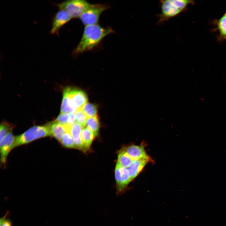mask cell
Masks as SVG:
<instances>
[{
	"mask_svg": "<svg viewBox=\"0 0 226 226\" xmlns=\"http://www.w3.org/2000/svg\"><path fill=\"white\" fill-rule=\"evenodd\" d=\"M114 32L111 27H104L98 24L85 26L80 40L72 54L78 55L93 50L106 36Z\"/></svg>",
	"mask_w": 226,
	"mask_h": 226,
	"instance_id": "1",
	"label": "cell"
},
{
	"mask_svg": "<svg viewBox=\"0 0 226 226\" xmlns=\"http://www.w3.org/2000/svg\"><path fill=\"white\" fill-rule=\"evenodd\" d=\"M191 1L187 0H160V13L157 15V24L161 25L180 14Z\"/></svg>",
	"mask_w": 226,
	"mask_h": 226,
	"instance_id": "2",
	"label": "cell"
},
{
	"mask_svg": "<svg viewBox=\"0 0 226 226\" xmlns=\"http://www.w3.org/2000/svg\"><path fill=\"white\" fill-rule=\"evenodd\" d=\"M50 136L51 135L49 123L44 126H33L21 134L15 137L12 148Z\"/></svg>",
	"mask_w": 226,
	"mask_h": 226,
	"instance_id": "3",
	"label": "cell"
},
{
	"mask_svg": "<svg viewBox=\"0 0 226 226\" xmlns=\"http://www.w3.org/2000/svg\"><path fill=\"white\" fill-rule=\"evenodd\" d=\"M59 9L68 12L73 18H79L82 14L92 4L84 0H69L60 3H53Z\"/></svg>",
	"mask_w": 226,
	"mask_h": 226,
	"instance_id": "4",
	"label": "cell"
},
{
	"mask_svg": "<svg viewBox=\"0 0 226 226\" xmlns=\"http://www.w3.org/2000/svg\"><path fill=\"white\" fill-rule=\"evenodd\" d=\"M106 4H92L80 16L79 18L85 26L97 24L102 13L110 8Z\"/></svg>",
	"mask_w": 226,
	"mask_h": 226,
	"instance_id": "5",
	"label": "cell"
},
{
	"mask_svg": "<svg viewBox=\"0 0 226 226\" xmlns=\"http://www.w3.org/2000/svg\"><path fill=\"white\" fill-rule=\"evenodd\" d=\"M115 175L116 181V193L118 194L122 193L132 181L129 171L127 168L116 164Z\"/></svg>",
	"mask_w": 226,
	"mask_h": 226,
	"instance_id": "6",
	"label": "cell"
},
{
	"mask_svg": "<svg viewBox=\"0 0 226 226\" xmlns=\"http://www.w3.org/2000/svg\"><path fill=\"white\" fill-rule=\"evenodd\" d=\"M69 13L63 9H59L54 15L51 20L50 33L59 35V30L72 19Z\"/></svg>",
	"mask_w": 226,
	"mask_h": 226,
	"instance_id": "7",
	"label": "cell"
},
{
	"mask_svg": "<svg viewBox=\"0 0 226 226\" xmlns=\"http://www.w3.org/2000/svg\"><path fill=\"white\" fill-rule=\"evenodd\" d=\"M68 89L71 103L76 111L87 103L88 96L84 91L80 89L70 87Z\"/></svg>",
	"mask_w": 226,
	"mask_h": 226,
	"instance_id": "8",
	"label": "cell"
},
{
	"mask_svg": "<svg viewBox=\"0 0 226 226\" xmlns=\"http://www.w3.org/2000/svg\"><path fill=\"white\" fill-rule=\"evenodd\" d=\"M11 129L0 141L1 161L3 164L5 163L9 153L13 149L15 137Z\"/></svg>",
	"mask_w": 226,
	"mask_h": 226,
	"instance_id": "9",
	"label": "cell"
},
{
	"mask_svg": "<svg viewBox=\"0 0 226 226\" xmlns=\"http://www.w3.org/2000/svg\"><path fill=\"white\" fill-rule=\"evenodd\" d=\"M122 150L134 160L143 158L150 159L146 153L143 145H132Z\"/></svg>",
	"mask_w": 226,
	"mask_h": 226,
	"instance_id": "10",
	"label": "cell"
},
{
	"mask_svg": "<svg viewBox=\"0 0 226 226\" xmlns=\"http://www.w3.org/2000/svg\"><path fill=\"white\" fill-rule=\"evenodd\" d=\"M48 123L51 136L59 142H61L63 136L70 127L67 125L57 122L55 121Z\"/></svg>",
	"mask_w": 226,
	"mask_h": 226,
	"instance_id": "11",
	"label": "cell"
},
{
	"mask_svg": "<svg viewBox=\"0 0 226 226\" xmlns=\"http://www.w3.org/2000/svg\"><path fill=\"white\" fill-rule=\"evenodd\" d=\"M82 128L80 125L76 122L70 126L69 131L73 139L74 148L83 151L81 138Z\"/></svg>",
	"mask_w": 226,
	"mask_h": 226,
	"instance_id": "12",
	"label": "cell"
},
{
	"mask_svg": "<svg viewBox=\"0 0 226 226\" xmlns=\"http://www.w3.org/2000/svg\"><path fill=\"white\" fill-rule=\"evenodd\" d=\"M150 159L143 158L135 160L131 166L127 168L132 181L136 177Z\"/></svg>",
	"mask_w": 226,
	"mask_h": 226,
	"instance_id": "13",
	"label": "cell"
},
{
	"mask_svg": "<svg viewBox=\"0 0 226 226\" xmlns=\"http://www.w3.org/2000/svg\"><path fill=\"white\" fill-rule=\"evenodd\" d=\"M75 112L71 105L68 87H66L63 90L61 113L70 114Z\"/></svg>",
	"mask_w": 226,
	"mask_h": 226,
	"instance_id": "14",
	"label": "cell"
},
{
	"mask_svg": "<svg viewBox=\"0 0 226 226\" xmlns=\"http://www.w3.org/2000/svg\"><path fill=\"white\" fill-rule=\"evenodd\" d=\"M95 137L93 132L87 127L84 128L82 129L81 138L83 151H87L89 149Z\"/></svg>",
	"mask_w": 226,
	"mask_h": 226,
	"instance_id": "15",
	"label": "cell"
},
{
	"mask_svg": "<svg viewBox=\"0 0 226 226\" xmlns=\"http://www.w3.org/2000/svg\"><path fill=\"white\" fill-rule=\"evenodd\" d=\"M134 160L122 150L118 153L116 164L122 167L127 168L131 166Z\"/></svg>",
	"mask_w": 226,
	"mask_h": 226,
	"instance_id": "16",
	"label": "cell"
},
{
	"mask_svg": "<svg viewBox=\"0 0 226 226\" xmlns=\"http://www.w3.org/2000/svg\"><path fill=\"white\" fill-rule=\"evenodd\" d=\"M85 125L93 132L95 137L98 135L100 128V122L97 115L88 118Z\"/></svg>",
	"mask_w": 226,
	"mask_h": 226,
	"instance_id": "17",
	"label": "cell"
},
{
	"mask_svg": "<svg viewBox=\"0 0 226 226\" xmlns=\"http://www.w3.org/2000/svg\"><path fill=\"white\" fill-rule=\"evenodd\" d=\"M87 117H91L97 116V106L95 104L87 103L81 108Z\"/></svg>",
	"mask_w": 226,
	"mask_h": 226,
	"instance_id": "18",
	"label": "cell"
},
{
	"mask_svg": "<svg viewBox=\"0 0 226 226\" xmlns=\"http://www.w3.org/2000/svg\"><path fill=\"white\" fill-rule=\"evenodd\" d=\"M60 142L62 144L65 148H74L73 139L70 132L69 129L64 134Z\"/></svg>",
	"mask_w": 226,
	"mask_h": 226,
	"instance_id": "19",
	"label": "cell"
},
{
	"mask_svg": "<svg viewBox=\"0 0 226 226\" xmlns=\"http://www.w3.org/2000/svg\"><path fill=\"white\" fill-rule=\"evenodd\" d=\"M74 116L76 123L80 125L83 127L85 126L87 117L81 109L76 111Z\"/></svg>",
	"mask_w": 226,
	"mask_h": 226,
	"instance_id": "20",
	"label": "cell"
},
{
	"mask_svg": "<svg viewBox=\"0 0 226 226\" xmlns=\"http://www.w3.org/2000/svg\"><path fill=\"white\" fill-rule=\"evenodd\" d=\"M12 129L10 124L5 122L2 123L0 126V140L1 141Z\"/></svg>",
	"mask_w": 226,
	"mask_h": 226,
	"instance_id": "21",
	"label": "cell"
},
{
	"mask_svg": "<svg viewBox=\"0 0 226 226\" xmlns=\"http://www.w3.org/2000/svg\"><path fill=\"white\" fill-rule=\"evenodd\" d=\"M218 27L221 34L226 37V16L225 15L218 21Z\"/></svg>",
	"mask_w": 226,
	"mask_h": 226,
	"instance_id": "22",
	"label": "cell"
},
{
	"mask_svg": "<svg viewBox=\"0 0 226 226\" xmlns=\"http://www.w3.org/2000/svg\"><path fill=\"white\" fill-rule=\"evenodd\" d=\"M69 114L61 113L55 121L57 122L67 125Z\"/></svg>",
	"mask_w": 226,
	"mask_h": 226,
	"instance_id": "23",
	"label": "cell"
},
{
	"mask_svg": "<svg viewBox=\"0 0 226 226\" xmlns=\"http://www.w3.org/2000/svg\"><path fill=\"white\" fill-rule=\"evenodd\" d=\"M9 212L7 211L5 215L0 218V226H13L12 221L8 218Z\"/></svg>",
	"mask_w": 226,
	"mask_h": 226,
	"instance_id": "24",
	"label": "cell"
},
{
	"mask_svg": "<svg viewBox=\"0 0 226 226\" xmlns=\"http://www.w3.org/2000/svg\"><path fill=\"white\" fill-rule=\"evenodd\" d=\"M75 121L74 114V113L69 114V116L67 125L70 126L74 123Z\"/></svg>",
	"mask_w": 226,
	"mask_h": 226,
	"instance_id": "25",
	"label": "cell"
},
{
	"mask_svg": "<svg viewBox=\"0 0 226 226\" xmlns=\"http://www.w3.org/2000/svg\"><path fill=\"white\" fill-rule=\"evenodd\" d=\"M225 15L226 16V14H225Z\"/></svg>",
	"mask_w": 226,
	"mask_h": 226,
	"instance_id": "26",
	"label": "cell"
}]
</instances>
